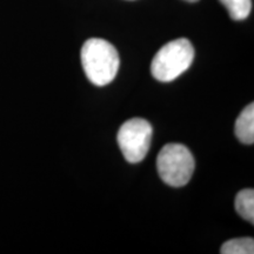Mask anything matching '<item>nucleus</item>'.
Wrapping results in <instances>:
<instances>
[{
    "instance_id": "1",
    "label": "nucleus",
    "mask_w": 254,
    "mask_h": 254,
    "mask_svg": "<svg viewBox=\"0 0 254 254\" xmlns=\"http://www.w3.org/2000/svg\"><path fill=\"white\" fill-rule=\"evenodd\" d=\"M81 64L92 84L105 86L118 74L120 59L112 44L100 38H91L81 49Z\"/></svg>"
},
{
    "instance_id": "2",
    "label": "nucleus",
    "mask_w": 254,
    "mask_h": 254,
    "mask_svg": "<svg viewBox=\"0 0 254 254\" xmlns=\"http://www.w3.org/2000/svg\"><path fill=\"white\" fill-rule=\"evenodd\" d=\"M194 59V49L186 38L167 43L152 60V75L159 81L170 82L190 68Z\"/></svg>"
},
{
    "instance_id": "3",
    "label": "nucleus",
    "mask_w": 254,
    "mask_h": 254,
    "mask_svg": "<svg viewBox=\"0 0 254 254\" xmlns=\"http://www.w3.org/2000/svg\"><path fill=\"white\" fill-rule=\"evenodd\" d=\"M194 167V158L185 145L167 144L158 154V173L161 180L170 186H185L192 178Z\"/></svg>"
},
{
    "instance_id": "4",
    "label": "nucleus",
    "mask_w": 254,
    "mask_h": 254,
    "mask_svg": "<svg viewBox=\"0 0 254 254\" xmlns=\"http://www.w3.org/2000/svg\"><path fill=\"white\" fill-rule=\"evenodd\" d=\"M153 128L147 120L132 118L120 127L117 140L124 158L128 163L138 164L142 161L150 150Z\"/></svg>"
},
{
    "instance_id": "5",
    "label": "nucleus",
    "mask_w": 254,
    "mask_h": 254,
    "mask_svg": "<svg viewBox=\"0 0 254 254\" xmlns=\"http://www.w3.org/2000/svg\"><path fill=\"white\" fill-rule=\"evenodd\" d=\"M234 132L238 140L246 145L254 142V104H250L238 117Z\"/></svg>"
},
{
    "instance_id": "6",
    "label": "nucleus",
    "mask_w": 254,
    "mask_h": 254,
    "mask_svg": "<svg viewBox=\"0 0 254 254\" xmlns=\"http://www.w3.org/2000/svg\"><path fill=\"white\" fill-rule=\"evenodd\" d=\"M236 211L241 218L254 224V190L252 189L243 190L238 193Z\"/></svg>"
},
{
    "instance_id": "7",
    "label": "nucleus",
    "mask_w": 254,
    "mask_h": 254,
    "mask_svg": "<svg viewBox=\"0 0 254 254\" xmlns=\"http://www.w3.org/2000/svg\"><path fill=\"white\" fill-rule=\"evenodd\" d=\"M221 254H253L254 240L252 238H237L228 240L220 249Z\"/></svg>"
},
{
    "instance_id": "8",
    "label": "nucleus",
    "mask_w": 254,
    "mask_h": 254,
    "mask_svg": "<svg viewBox=\"0 0 254 254\" xmlns=\"http://www.w3.org/2000/svg\"><path fill=\"white\" fill-rule=\"evenodd\" d=\"M234 20H244L252 11V0H220Z\"/></svg>"
},
{
    "instance_id": "9",
    "label": "nucleus",
    "mask_w": 254,
    "mask_h": 254,
    "mask_svg": "<svg viewBox=\"0 0 254 254\" xmlns=\"http://www.w3.org/2000/svg\"><path fill=\"white\" fill-rule=\"evenodd\" d=\"M186 1H189V2H195V1H198V0H186Z\"/></svg>"
}]
</instances>
